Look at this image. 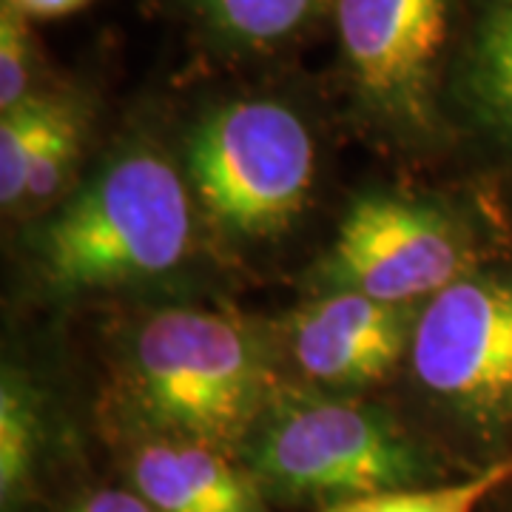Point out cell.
<instances>
[{"instance_id": "6da1fadb", "label": "cell", "mask_w": 512, "mask_h": 512, "mask_svg": "<svg viewBox=\"0 0 512 512\" xmlns=\"http://www.w3.org/2000/svg\"><path fill=\"white\" fill-rule=\"evenodd\" d=\"M237 458L276 510L450 481V464L379 404L282 384Z\"/></svg>"}, {"instance_id": "7a4b0ae2", "label": "cell", "mask_w": 512, "mask_h": 512, "mask_svg": "<svg viewBox=\"0 0 512 512\" xmlns=\"http://www.w3.org/2000/svg\"><path fill=\"white\" fill-rule=\"evenodd\" d=\"M194 251L183 174L157 148L111 157L37 228V276L52 293L148 285L180 271Z\"/></svg>"}, {"instance_id": "3957f363", "label": "cell", "mask_w": 512, "mask_h": 512, "mask_svg": "<svg viewBox=\"0 0 512 512\" xmlns=\"http://www.w3.org/2000/svg\"><path fill=\"white\" fill-rule=\"evenodd\" d=\"M123 373L148 436L200 441L231 456L279 387L254 330L205 308H160L137 319Z\"/></svg>"}, {"instance_id": "277c9868", "label": "cell", "mask_w": 512, "mask_h": 512, "mask_svg": "<svg viewBox=\"0 0 512 512\" xmlns=\"http://www.w3.org/2000/svg\"><path fill=\"white\" fill-rule=\"evenodd\" d=\"M407 359L470 470L512 458V245L421 305Z\"/></svg>"}, {"instance_id": "5b68a950", "label": "cell", "mask_w": 512, "mask_h": 512, "mask_svg": "<svg viewBox=\"0 0 512 512\" xmlns=\"http://www.w3.org/2000/svg\"><path fill=\"white\" fill-rule=\"evenodd\" d=\"M188 183L228 237L285 234L311 197L316 143L302 114L274 97H237L208 109L185 140Z\"/></svg>"}, {"instance_id": "8992f818", "label": "cell", "mask_w": 512, "mask_h": 512, "mask_svg": "<svg viewBox=\"0 0 512 512\" xmlns=\"http://www.w3.org/2000/svg\"><path fill=\"white\" fill-rule=\"evenodd\" d=\"M510 245L484 242L464 217L439 205L373 191L350 202L319 285L413 308Z\"/></svg>"}, {"instance_id": "52a82bcc", "label": "cell", "mask_w": 512, "mask_h": 512, "mask_svg": "<svg viewBox=\"0 0 512 512\" xmlns=\"http://www.w3.org/2000/svg\"><path fill=\"white\" fill-rule=\"evenodd\" d=\"M461 0H336V32L356 106L384 134L427 143L439 134L444 60Z\"/></svg>"}, {"instance_id": "ba28073f", "label": "cell", "mask_w": 512, "mask_h": 512, "mask_svg": "<svg viewBox=\"0 0 512 512\" xmlns=\"http://www.w3.org/2000/svg\"><path fill=\"white\" fill-rule=\"evenodd\" d=\"M416 319L413 308L362 293H325L293 311L288 345L308 382L345 396L387 379L410 356Z\"/></svg>"}, {"instance_id": "9c48e42d", "label": "cell", "mask_w": 512, "mask_h": 512, "mask_svg": "<svg viewBox=\"0 0 512 512\" xmlns=\"http://www.w3.org/2000/svg\"><path fill=\"white\" fill-rule=\"evenodd\" d=\"M123 484L154 512H276L237 456L174 436L137 441L123 458Z\"/></svg>"}, {"instance_id": "30bf717a", "label": "cell", "mask_w": 512, "mask_h": 512, "mask_svg": "<svg viewBox=\"0 0 512 512\" xmlns=\"http://www.w3.org/2000/svg\"><path fill=\"white\" fill-rule=\"evenodd\" d=\"M447 69L458 114L512 180V0H461Z\"/></svg>"}, {"instance_id": "8fae6325", "label": "cell", "mask_w": 512, "mask_h": 512, "mask_svg": "<svg viewBox=\"0 0 512 512\" xmlns=\"http://www.w3.org/2000/svg\"><path fill=\"white\" fill-rule=\"evenodd\" d=\"M46 419L35 387L6 367L0 379V512H26L40 487Z\"/></svg>"}, {"instance_id": "7c38bea8", "label": "cell", "mask_w": 512, "mask_h": 512, "mask_svg": "<svg viewBox=\"0 0 512 512\" xmlns=\"http://www.w3.org/2000/svg\"><path fill=\"white\" fill-rule=\"evenodd\" d=\"M220 43L265 49L293 37L313 18L319 0H188Z\"/></svg>"}, {"instance_id": "4fadbf2b", "label": "cell", "mask_w": 512, "mask_h": 512, "mask_svg": "<svg viewBox=\"0 0 512 512\" xmlns=\"http://www.w3.org/2000/svg\"><path fill=\"white\" fill-rule=\"evenodd\" d=\"M512 484V458L430 487L365 495L325 512H481L487 501Z\"/></svg>"}, {"instance_id": "5bb4252c", "label": "cell", "mask_w": 512, "mask_h": 512, "mask_svg": "<svg viewBox=\"0 0 512 512\" xmlns=\"http://www.w3.org/2000/svg\"><path fill=\"white\" fill-rule=\"evenodd\" d=\"M60 103L63 97L35 94L15 109L0 111V202L6 211L23 208L29 171L55 123Z\"/></svg>"}, {"instance_id": "9a60e30c", "label": "cell", "mask_w": 512, "mask_h": 512, "mask_svg": "<svg viewBox=\"0 0 512 512\" xmlns=\"http://www.w3.org/2000/svg\"><path fill=\"white\" fill-rule=\"evenodd\" d=\"M83 128H86L83 111L69 100H63L55 123L49 128L43 146L37 151L35 163H32L23 205H29V208L32 205H46L66 188L74 163H77V154L83 148Z\"/></svg>"}, {"instance_id": "2e32d148", "label": "cell", "mask_w": 512, "mask_h": 512, "mask_svg": "<svg viewBox=\"0 0 512 512\" xmlns=\"http://www.w3.org/2000/svg\"><path fill=\"white\" fill-rule=\"evenodd\" d=\"M37 49L29 20L0 3V111H9L35 97Z\"/></svg>"}, {"instance_id": "e0dca14e", "label": "cell", "mask_w": 512, "mask_h": 512, "mask_svg": "<svg viewBox=\"0 0 512 512\" xmlns=\"http://www.w3.org/2000/svg\"><path fill=\"white\" fill-rule=\"evenodd\" d=\"M55 512H154L128 484H100L72 495Z\"/></svg>"}, {"instance_id": "ac0fdd59", "label": "cell", "mask_w": 512, "mask_h": 512, "mask_svg": "<svg viewBox=\"0 0 512 512\" xmlns=\"http://www.w3.org/2000/svg\"><path fill=\"white\" fill-rule=\"evenodd\" d=\"M92 0H3V6L20 12L26 20H55L86 9Z\"/></svg>"}, {"instance_id": "d6986e66", "label": "cell", "mask_w": 512, "mask_h": 512, "mask_svg": "<svg viewBox=\"0 0 512 512\" xmlns=\"http://www.w3.org/2000/svg\"><path fill=\"white\" fill-rule=\"evenodd\" d=\"M481 512H512V484L510 487H504L498 495H493V498L487 501V507Z\"/></svg>"}]
</instances>
